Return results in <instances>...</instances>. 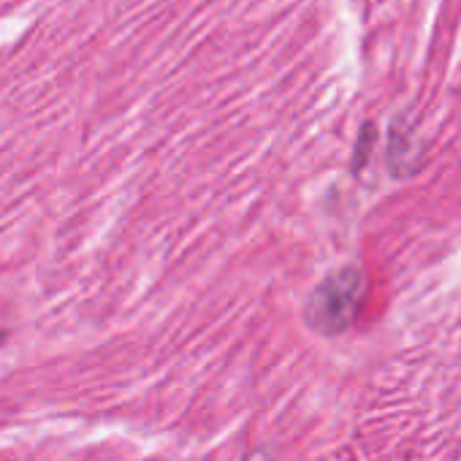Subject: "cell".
Instances as JSON below:
<instances>
[{
  "instance_id": "1",
  "label": "cell",
  "mask_w": 461,
  "mask_h": 461,
  "mask_svg": "<svg viewBox=\"0 0 461 461\" xmlns=\"http://www.w3.org/2000/svg\"><path fill=\"white\" fill-rule=\"evenodd\" d=\"M364 302V277L358 269H342L323 280L307 304V321L323 334L345 331Z\"/></svg>"
}]
</instances>
